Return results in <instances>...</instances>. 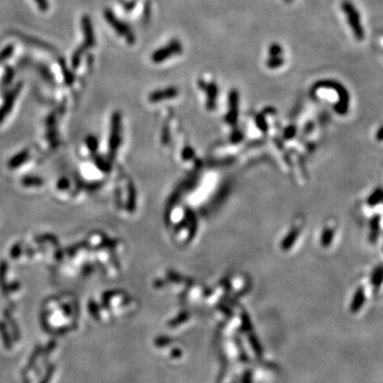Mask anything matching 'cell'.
I'll return each mask as SVG.
<instances>
[{"label":"cell","mask_w":383,"mask_h":383,"mask_svg":"<svg viewBox=\"0 0 383 383\" xmlns=\"http://www.w3.org/2000/svg\"><path fill=\"white\" fill-rule=\"evenodd\" d=\"M319 89L335 90L338 95V101L335 106V112L337 114H341V115L347 114L348 109H349L350 96H349V93L347 92V90H346L343 86V84L335 81V80H320V81L316 82L313 85V88L311 89V94L313 95L314 93Z\"/></svg>","instance_id":"6da1fadb"},{"label":"cell","mask_w":383,"mask_h":383,"mask_svg":"<svg viewBox=\"0 0 383 383\" xmlns=\"http://www.w3.org/2000/svg\"><path fill=\"white\" fill-rule=\"evenodd\" d=\"M342 10L346 15V18H347L350 29L353 30L355 38L358 41H362L364 39V29L362 27L359 11L349 0H344L342 2Z\"/></svg>","instance_id":"7a4b0ae2"},{"label":"cell","mask_w":383,"mask_h":383,"mask_svg":"<svg viewBox=\"0 0 383 383\" xmlns=\"http://www.w3.org/2000/svg\"><path fill=\"white\" fill-rule=\"evenodd\" d=\"M103 14L106 21L108 22L110 26L115 30V32L119 35L122 36V38H125L129 44L133 45L135 42V35L133 33L132 29L129 27L126 23L120 21L111 10L106 9L103 12Z\"/></svg>","instance_id":"3957f363"},{"label":"cell","mask_w":383,"mask_h":383,"mask_svg":"<svg viewBox=\"0 0 383 383\" xmlns=\"http://www.w3.org/2000/svg\"><path fill=\"white\" fill-rule=\"evenodd\" d=\"M182 51H183V46L181 44V42L177 39H174L169 41L165 46L157 49V50L151 54V61L153 63H157V64L162 63V62L166 61L168 58L174 57V55L181 54Z\"/></svg>","instance_id":"277c9868"},{"label":"cell","mask_w":383,"mask_h":383,"mask_svg":"<svg viewBox=\"0 0 383 383\" xmlns=\"http://www.w3.org/2000/svg\"><path fill=\"white\" fill-rule=\"evenodd\" d=\"M199 88L206 92L207 94V108L209 110H214L216 107V100H217L218 96V88L215 82H206L203 80H199L198 81Z\"/></svg>","instance_id":"5b68a950"},{"label":"cell","mask_w":383,"mask_h":383,"mask_svg":"<svg viewBox=\"0 0 383 383\" xmlns=\"http://www.w3.org/2000/svg\"><path fill=\"white\" fill-rule=\"evenodd\" d=\"M21 89H22V84H18L13 90H11L7 97H5L3 106L0 108V122H1L4 120V117L11 112L12 108L14 106V101L18 97V94H20Z\"/></svg>","instance_id":"8992f818"},{"label":"cell","mask_w":383,"mask_h":383,"mask_svg":"<svg viewBox=\"0 0 383 383\" xmlns=\"http://www.w3.org/2000/svg\"><path fill=\"white\" fill-rule=\"evenodd\" d=\"M178 96V89L175 86H168V88L157 90L154 92H151L149 95V100L151 102H159L166 99H172Z\"/></svg>","instance_id":"52a82bcc"},{"label":"cell","mask_w":383,"mask_h":383,"mask_svg":"<svg viewBox=\"0 0 383 383\" xmlns=\"http://www.w3.org/2000/svg\"><path fill=\"white\" fill-rule=\"evenodd\" d=\"M239 92L237 90H231L229 92V112H228L226 117L227 121H229L230 123H234L237 121L239 114Z\"/></svg>","instance_id":"ba28073f"},{"label":"cell","mask_w":383,"mask_h":383,"mask_svg":"<svg viewBox=\"0 0 383 383\" xmlns=\"http://www.w3.org/2000/svg\"><path fill=\"white\" fill-rule=\"evenodd\" d=\"M82 31L84 34V46L86 48L93 47L95 45V35H94V29L92 26V22L88 15H84L82 17Z\"/></svg>","instance_id":"9c48e42d"},{"label":"cell","mask_w":383,"mask_h":383,"mask_svg":"<svg viewBox=\"0 0 383 383\" xmlns=\"http://www.w3.org/2000/svg\"><path fill=\"white\" fill-rule=\"evenodd\" d=\"M364 302H365V293H364V288L360 287L357 289V292L354 296L353 302H351V307H350L351 312L353 313L359 312L362 309Z\"/></svg>","instance_id":"30bf717a"},{"label":"cell","mask_w":383,"mask_h":383,"mask_svg":"<svg viewBox=\"0 0 383 383\" xmlns=\"http://www.w3.org/2000/svg\"><path fill=\"white\" fill-rule=\"evenodd\" d=\"M381 201H383V190L378 188L369 195V197L367 198V205L369 207H375Z\"/></svg>","instance_id":"8fae6325"},{"label":"cell","mask_w":383,"mask_h":383,"mask_svg":"<svg viewBox=\"0 0 383 383\" xmlns=\"http://www.w3.org/2000/svg\"><path fill=\"white\" fill-rule=\"evenodd\" d=\"M379 227H380V216L376 215L373 217L372 221H370V240L372 242H376L377 237L379 233Z\"/></svg>","instance_id":"7c38bea8"},{"label":"cell","mask_w":383,"mask_h":383,"mask_svg":"<svg viewBox=\"0 0 383 383\" xmlns=\"http://www.w3.org/2000/svg\"><path fill=\"white\" fill-rule=\"evenodd\" d=\"M370 280H372V284L375 287H379L381 286L382 282H383V266L382 265H380V266H377L374 269Z\"/></svg>","instance_id":"4fadbf2b"},{"label":"cell","mask_w":383,"mask_h":383,"mask_svg":"<svg viewBox=\"0 0 383 383\" xmlns=\"http://www.w3.org/2000/svg\"><path fill=\"white\" fill-rule=\"evenodd\" d=\"M284 64V59L282 55H278V57H268L266 61V66L271 70H276L278 67H280Z\"/></svg>","instance_id":"5bb4252c"},{"label":"cell","mask_w":383,"mask_h":383,"mask_svg":"<svg viewBox=\"0 0 383 383\" xmlns=\"http://www.w3.org/2000/svg\"><path fill=\"white\" fill-rule=\"evenodd\" d=\"M86 47L83 46V47H80L78 48V50H76V52L72 54V67L73 69H76V67L79 66L80 64V61H81V55L83 53V51L85 50Z\"/></svg>","instance_id":"9a60e30c"},{"label":"cell","mask_w":383,"mask_h":383,"mask_svg":"<svg viewBox=\"0 0 383 383\" xmlns=\"http://www.w3.org/2000/svg\"><path fill=\"white\" fill-rule=\"evenodd\" d=\"M283 48L278 43H274L268 48V54L269 57H278V55H282Z\"/></svg>","instance_id":"2e32d148"},{"label":"cell","mask_w":383,"mask_h":383,"mask_svg":"<svg viewBox=\"0 0 383 383\" xmlns=\"http://www.w3.org/2000/svg\"><path fill=\"white\" fill-rule=\"evenodd\" d=\"M36 5H38L40 11L42 12H46L49 8V4H48V1L47 0H34Z\"/></svg>","instance_id":"e0dca14e"},{"label":"cell","mask_w":383,"mask_h":383,"mask_svg":"<svg viewBox=\"0 0 383 383\" xmlns=\"http://www.w3.org/2000/svg\"><path fill=\"white\" fill-rule=\"evenodd\" d=\"M376 140L378 142H383V126H381L376 133Z\"/></svg>","instance_id":"ac0fdd59"},{"label":"cell","mask_w":383,"mask_h":383,"mask_svg":"<svg viewBox=\"0 0 383 383\" xmlns=\"http://www.w3.org/2000/svg\"><path fill=\"white\" fill-rule=\"evenodd\" d=\"M284 1H286V2H287V3H289V2H292V1H293V0H284Z\"/></svg>","instance_id":"d6986e66"}]
</instances>
